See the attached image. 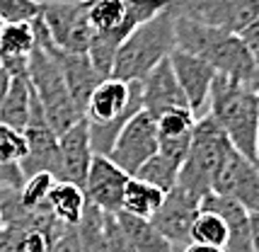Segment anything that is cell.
I'll list each match as a JSON object with an SVG mask.
<instances>
[{"instance_id":"obj_23","label":"cell","mask_w":259,"mask_h":252,"mask_svg":"<svg viewBox=\"0 0 259 252\" xmlns=\"http://www.w3.org/2000/svg\"><path fill=\"white\" fill-rule=\"evenodd\" d=\"M165 201V192L158 189L155 184L146 182V180H138L131 177L128 184L124 189V201H121V211L128 216L136 218H150Z\"/></svg>"},{"instance_id":"obj_8","label":"cell","mask_w":259,"mask_h":252,"mask_svg":"<svg viewBox=\"0 0 259 252\" xmlns=\"http://www.w3.org/2000/svg\"><path fill=\"white\" fill-rule=\"evenodd\" d=\"M90 0H41V20L56 49L68 54H88L95 39L90 22Z\"/></svg>"},{"instance_id":"obj_19","label":"cell","mask_w":259,"mask_h":252,"mask_svg":"<svg viewBox=\"0 0 259 252\" xmlns=\"http://www.w3.org/2000/svg\"><path fill=\"white\" fill-rule=\"evenodd\" d=\"M56 58L61 63V73H63V80L68 85L70 97L75 100L80 112H85V104L90 100L92 90L104 80V75L95 68L90 54H68V51L56 49Z\"/></svg>"},{"instance_id":"obj_39","label":"cell","mask_w":259,"mask_h":252,"mask_svg":"<svg viewBox=\"0 0 259 252\" xmlns=\"http://www.w3.org/2000/svg\"><path fill=\"white\" fill-rule=\"evenodd\" d=\"M257 107H259V88H257Z\"/></svg>"},{"instance_id":"obj_29","label":"cell","mask_w":259,"mask_h":252,"mask_svg":"<svg viewBox=\"0 0 259 252\" xmlns=\"http://www.w3.org/2000/svg\"><path fill=\"white\" fill-rule=\"evenodd\" d=\"M54 184H56V177L49 175V172H36L32 177H27L24 184L20 187V204L24 208H29V211L44 206Z\"/></svg>"},{"instance_id":"obj_40","label":"cell","mask_w":259,"mask_h":252,"mask_svg":"<svg viewBox=\"0 0 259 252\" xmlns=\"http://www.w3.org/2000/svg\"><path fill=\"white\" fill-rule=\"evenodd\" d=\"M3 24H5V22H3V20H0V29H3Z\"/></svg>"},{"instance_id":"obj_16","label":"cell","mask_w":259,"mask_h":252,"mask_svg":"<svg viewBox=\"0 0 259 252\" xmlns=\"http://www.w3.org/2000/svg\"><path fill=\"white\" fill-rule=\"evenodd\" d=\"M169 63H172L175 78L180 82L187 102H189V109L194 112L196 119L203 116L208 112V95H211V85H213L218 73L203 58L192 56L182 49H175L169 54Z\"/></svg>"},{"instance_id":"obj_33","label":"cell","mask_w":259,"mask_h":252,"mask_svg":"<svg viewBox=\"0 0 259 252\" xmlns=\"http://www.w3.org/2000/svg\"><path fill=\"white\" fill-rule=\"evenodd\" d=\"M51 252H82L78 228H63V233L58 235V240Z\"/></svg>"},{"instance_id":"obj_3","label":"cell","mask_w":259,"mask_h":252,"mask_svg":"<svg viewBox=\"0 0 259 252\" xmlns=\"http://www.w3.org/2000/svg\"><path fill=\"white\" fill-rule=\"evenodd\" d=\"M169 5L172 0H90L88 12H90V22L95 27V39H92L88 54H90L95 68L104 78H109L114 56L126 36Z\"/></svg>"},{"instance_id":"obj_17","label":"cell","mask_w":259,"mask_h":252,"mask_svg":"<svg viewBox=\"0 0 259 252\" xmlns=\"http://www.w3.org/2000/svg\"><path fill=\"white\" fill-rule=\"evenodd\" d=\"M138 85H141V107L153 119H158L172 109H189V102L175 78L169 58L158 63Z\"/></svg>"},{"instance_id":"obj_13","label":"cell","mask_w":259,"mask_h":252,"mask_svg":"<svg viewBox=\"0 0 259 252\" xmlns=\"http://www.w3.org/2000/svg\"><path fill=\"white\" fill-rule=\"evenodd\" d=\"M199 208H201V199L194 196L192 192H187V189H182L180 184H175L165 194L162 206L148 221L172 245H189L192 223L199 214Z\"/></svg>"},{"instance_id":"obj_1","label":"cell","mask_w":259,"mask_h":252,"mask_svg":"<svg viewBox=\"0 0 259 252\" xmlns=\"http://www.w3.org/2000/svg\"><path fill=\"white\" fill-rule=\"evenodd\" d=\"M175 10H177V17H175L177 49L192 54V56L203 58L206 63L213 66L218 75L233 78L235 82L257 92L259 70L249 49L242 41V36L196 22L189 15L180 12L177 3H175Z\"/></svg>"},{"instance_id":"obj_11","label":"cell","mask_w":259,"mask_h":252,"mask_svg":"<svg viewBox=\"0 0 259 252\" xmlns=\"http://www.w3.org/2000/svg\"><path fill=\"white\" fill-rule=\"evenodd\" d=\"M180 12L223 32L240 34L259 17V0H175Z\"/></svg>"},{"instance_id":"obj_28","label":"cell","mask_w":259,"mask_h":252,"mask_svg":"<svg viewBox=\"0 0 259 252\" xmlns=\"http://www.w3.org/2000/svg\"><path fill=\"white\" fill-rule=\"evenodd\" d=\"M158 138H189L196 126V116L192 109H172L155 119Z\"/></svg>"},{"instance_id":"obj_15","label":"cell","mask_w":259,"mask_h":252,"mask_svg":"<svg viewBox=\"0 0 259 252\" xmlns=\"http://www.w3.org/2000/svg\"><path fill=\"white\" fill-rule=\"evenodd\" d=\"M131 180L119 165H114L107 155H92L88 180L82 184L88 204L97 206L104 214H119L121 201H124V189Z\"/></svg>"},{"instance_id":"obj_26","label":"cell","mask_w":259,"mask_h":252,"mask_svg":"<svg viewBox=\"0 0 259 252\" xmlns=\"http://www.w3.org/2000/svg\"><path fill=\"white\" fill-rule=\"evenodd\" d=\"M78 235L82 252H112L109 238H107V228H104V211L97 206L88 204L85 214L78 223Z\"/></svg>"},{"instance_id":"obj_14","label":"cell","mask_w":259,"mask_h":252,"mask_svg":"<svg viewBox=\"0 0 259 252\" xmlns=\"http://www.w3.org/2000/svg\"><path fill=\"white\" fill-rule=\"evenodd\" d=\"M215 194L237 201L247 214H259V162L233 150L213 182Z\"/></svg>"},{"instance_id":"obj_37","label":"cell","mask_w":259,"mask_h":252,"mask_svg":"<svg viewBox=\"0 0 259 252\" xmlns=\"http://www.w3.org/2000/svg\"><path fill=\"white\" fill-rule=\"evenodd\" d=\"M184 252H226L223 247H211V245H196V242H189L184 245Z\"/></svg>"},{"instance_id":"obj_5","label":"cell","mask_w":259,"mask_h":252,"mask_svg":"<svg viewBox=\"0 0 259 252\" xmlns=\"http://www.w3.org/2000/svg\"><path fill=\"white\" fill-rule=\"evenodd\" d=\"M175 0L146 24L136 27L119 46L112 66V78L126 82H141L158 63H162L177 49L175 39Z\"/></svg>"},{"instance_id":"obj_35","label":"cell","mask_w":259,"mask_h":252,"mask_svg":"<svg viewBox=\"0 0 259 252\" xmlns=\"http://www.w3.org/2000/svg\"><path fill=\"white\" fill-rule=\"evenodd\" d=\"M249 238H252V250L259 252V214H249Z\"/></svg>"},{"instance_id":"obj_31","label":"cell","mask_w":259,"mask_h":252,"mask_svg":"<svg viewBox=\"0 0 259 252\" xmlns=\"http://www.w3.org/2000/svg\"><path fill=\"white\" fill-rule=\"evenodd\" d=\"M41 12V0H0L3 22H32Z\"/></svg>"},{"instance_id":"obj_7","label":"cell","mask_w":259,"mask_h":252,"mask_svg":"<svg viewBox=\"0 0 259 252\" xmlns=\"http://www.w3.org/2000/svg\"><path fill=\"white\" fill-rule=\"evenodd\" d=\"M233 150H235V146L230 143L226 131L215 124L213 116L211 114L199 116L196 126H194L187 158L182 162L177 184L182 189L192 192L194 196L203 199L213 189L215 177H218V172L226 165V160L230 158Z\"/></svg>"},{"instance_id":"obj_36","label":"cell","mask_w":259,"mask_h":252,"mask_svg":"<svg viewBox=\"0 0 259 252\" xmlns=\"http://www.w3.org/2000/svg\"><path fill=\"white\" fill-rule=\"evenodd\" d=\"M10 82H12V75L0 66V104H3L5 95H8V90H10Z\"/></svg>"},{"instance_id":"obj_38","label":"cell","mask_w":259,"mask_h":252,"mask_svg":"<svg viewBox=\"0 0 259 252\" xmlns=\"http://www.w3.org/2000/svg\"><path fill=\"white\" fill-rule=\"evenodd\" d=\"M0 228H3V211H0Z\"/></svg>"},{"instance_id":"obj_24","label":"cell","mask_w":259,"mask_h":252,"mask_svg":"<svg viewBox=\"0 0 259 252\" xmlns=\"http://www.w3.org/2000/svg\"><path fill=\"white\" fill-rule=\"evenodd\" d=\"M114 216H116L119 228L124 230V235L128 238V242L136 247V252H172V242L167 238H162L158 230L150 226V221L128 216L124 211H119Z\"/></svg>"},{"instance_id":"obj_32","label":"cell","mask_w":259,"mask_h":252,"mask_svg":"<svg viewBox=\"0 0 259 252\" xmlns=\"http://www.w3.org/2000/svg\"><path fill=\"white\" fill-rule=\"evenodd\" d=\"M104 228H107V238H109L112 252H136V247L124 235V230L119 228V223H116V216H114V214H104Z\"/></svg>"},{"instance_id":"obj_9","label":"cell","mask_w":259,"mask_h":252,"mask_svg":"<svg viewBox=\"0 0 259 252\" xmlns=\"http://www.w3.org/2000/svg\"><path fill=\"white\" fill-rule=\"evenodd\" d=\"M141 85L126 82L119 78H104L92 90L90 100L85 104L88 124H126L136 112H141Z\"/></svg>"},{"instance_id":"obj_30","label":"cell","mask_w":259,"mask_h":252,"mask_svg":"<svg viewBox=\"0 0 259 252\" xmlns=\"http://www.w3.org/2000/svg\"><path fill=\"white\" fill-rule=\"evenodd\" d=\"M27 155V138L22 131L0 124V165H20Z\"/></svg>"},{"instance_id":"obj_10","label":"cell","mask_w":259,"mask_h":252,"mask_svg":"<svg viewBox=\"0 0 259 252\" xmlns=\"http://www.w3.org/2000/svg\"><path fill=\"white\" fill-rule=\"evenodd\" d=\"M155 153H158V126L153 116L141 109L121 126L107 158L134 177Z\"/></svg>"},{"instance_id":"obj_18","label":"cell","mask_w":259,"mask_h":252,"mask_svg":"<svg viewBox=\"0 0 259 252\" xmlns=\"http://www.w3.org/2000/svg\"><path fill=\"white\" fill-rule=\"evenodd\" d=\"M92 155L95 153L90 143V126L82 119L58 136V160H61L58 182H73L82 187L88 180Z\"/></svg>"},{"instance_id":"obj_21","label":"cell","mask_w":259,"mask_h":252,"mask_svg":"<svg viewBox=\"0 0 259 252\" xmlns=\"http://www.w3.org/2000/svg\"><path fill=\"white\" fill-rule=\"evenodd\" d=\"M46 206L51 208V214L56 216V221L61 226L78 228L80 218H82L85 208H88V196H85V189L78 187V184L58 182L56 180V184L49 192Z\"/></svg>"},{"instance_id":"obj_27","label":"cell","mask_w":259,"mask_h":252,"mask_svg":"<svg viewBox=\"0 0 259 252\" xmlns=\"http://www.w3.org/2000/svg\"><path fill=\"white\" fill-rule=\"evenodd\" d=\"M228 223L218 216L215 211H206L199 208V214L192 223V233H189V242L196 245H211V247H226L228 242Z\"/></svg>"},{"instance_id":"obj_25","label":"cell","mask_w":259,"mask_h":252,"mask_svg":"<svg viewBox=\"0 0 259 252\" xmlns=\"http://www.w3.org/2000/svg\"><path fill=\"white\" fill-rule=\"evenodd\" d=\"M180 170H182V160L180 158H172L167 153H162L158 150L150 160L141 167V170L136 172L134 177L138 180H146V182L155 184L158 189H162L165 194H167L169 189L177 184V177H180Z\"/></svg>"},{"instance_id":"obj_22","label":"cell","mask_w":259,"mask_h":252,"mask_svg":"<svg viewBox=\"0 0 259 252\" xmlns=\"http://www.w3.org/2000/svg\"><path fill=\"white\" fill-rule=\"evenodd\" d=\"M32 102H34V90L27 75L12 78L10 90L5 95V100L0 104V124H8L17 131H24V126L29 121L32 114Z\"/></svg>"},{"instance_id":"obj_2","label":"cell","mask_w":259,"mask_h":252,"mask_svg":"<svg viewBox=\"0 0 259 252\" xmlns=\"http://www.w3.org/2000/svg\"><path fill=\"white\" fill-rule=\"evenodd\" d=\"M32 27L36 44H34V51L29 54L27 78L32 82L34 95L44 109L49 126L56 131V136H61L70 126L82 121L85 116L68 92V85L63 80V73H61V63L56 58V44L51 41V34L46 29L41 15H36L32 20Z\"/></svg>"},{"instance_id":"obj_4","label":"cell","mask_w":259,"mask_h":252,"mask_svg":"<svg viewBox=\"0 0 259 252\" xmlns=\"http://www.w3.org/2000/svg\"><path fill=\"white\" fill-rule=\"evenodd\" d=\"M215 124L226 131L237 153L259 162V107L257 92L235 82L233 78L215 75L208 95V112Z\"/></svg>"},{"instance_id":"obj_12","label":"cell","mask_w":259,"mask_h":252,"mask_svg":"<svg viewBox=\"0 0 259 252\" xmlns=\"http://www.w3.org/2000/svg\"><path fill=\"white\" fill-rule=\"evenodd\" d=\"M24 138H27V155L20 160V170H22L24 180L32 177L36 172H49L58 180V167H61V160H58V136L56 131L49 126L44 116V109L34 95L32 102V114H29V121L24 126Z\"/></svg>"},{"instance_id":"obj_6","label":"cell","mask_w":259,"mask_h":252,"mask_svg":"<svg viewBox=\"0 0 259 252\" xmlns=\"http://www.w3.org/2000/svg\"><path fill=\"white\" fill-rule=\"evenodd\" d=\"M0 252H51L63 228L51 208H24L20 204V189H0Z\"/></svg>"},{"instance_id":"obj_34","label":"cell","mask_w":259,"mask_h":252,"mask_svg":"<svg viewBox=\"0 0 259 252\" xmlns=\"http://www.w3.org/2000/svg\"><path fill=\"white\" fill-rule=\"evenodd\" d=\"M240 36H242L245 46L249 49V54H252L254 63H257V70H259V17L249 24L247 29H242V32H240Z\"/></svg>"},{"instance_id":"obj_20","label":"cell","mask_w":259,"mask_h":252,"mask_svg":"<svg viewBox=\"0 0 259 252\" xmlns=\"http://www.w3.org/2000/svg\"><path fill=\"white\" fill-rule=\"evenodd\" d=\"M34 44H36V36H34L32 22H5L0 29V66L12 78L27 75Z\"/></svg>"}]
</instances>
